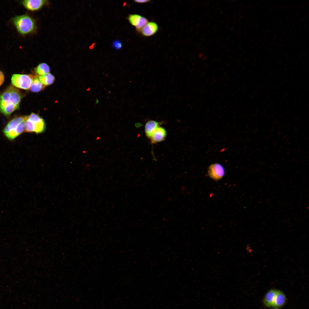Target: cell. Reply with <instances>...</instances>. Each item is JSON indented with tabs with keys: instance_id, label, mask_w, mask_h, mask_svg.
Here are the masks:
<instances>
[{
	"instance_id": "7c38bea8",
	"label": "cell",
	"mask_w": 309,
	"mask_h": 309,
	"mask_svg": "<svg viewBox=\"0 0 309 309\" xmlns=\"http://www.w3.org/2000/svg\"><path fill=\"white\" fill-rule=\"evenodd\" d=\"M286 298L285 294L282 291L277 290L275 296L274 307L278 308L283 306L286 304Z\"/></svg>"
},
{
	"instance_id": "e0dca14e",
	"label": "cell",
	"mask_w": 309,
	"mask_h": 309,
	"mask_svg": "<svg viewBox=\"0 0 309 309\" xmlns=\"http://www.w3.org/2000/svg\"><path fill=\"white\" fill-rule=\"evenodd\" d=\"M112 45L116 50L120 49L122 47V44L119 40H116L114 41Z\"/></svg>"
},
{
	"instance_id": "52a82bcc",
	"label": "cell",
	"mask_w": 309,
	"mask_h": 309,
	"mask_svg": "<svg viewBox=\"0 0 309 309\" xmlns=\"http://www.w3.org/2000/svg\"><path fill=\"white\" fill-rule=\"evenodd\" d=\"M48 1L45 0H25L21 1V3L27 9L35 11L41 9Z\"/></svg>"
},
{
	"instance_id": "4fadbf2b",
	"label": "cell",
	"mask_w": 309,
	"mask_h": 309,
	"mask_svg": "<svg viewBox=\"0 0 309 309\" xmlns=\"http://www.w3.org/2000/svg\"><path fill=\"white\" fill-rule=\"evenodd\" d=\"M45 86L40 81L39 78L37 77H35L30 89L32 92H37L43 89Z\"/></svg>"
},
{
	"instance_id": "8992f818",
	"label": "cell",
	"mask_w": 309,
	"mask_h": 309,
	"mask_svg": "<svg viewBox=\"0 0 309 309\" xmlns=\"http://www.w3.org/2000/svg\"><path fill=\"white\" fill-rule=\"evenodd\" d=\"M208 174L211 178L215 180H218L224 175L225 170L223 167L220 164L214 163L209 167Z\"/></svg>"
},
{
	"instance_id": "9c48e42d",
	"label": "cell",
	"mask_w": 309,
	"mask_h": 309,
	"mask_svg": "<svg viewBox=\"0 0 309 309\" xmlns=\"http://www.w3.org/2000/svg\"><path fill=\"white\" fill-rule=\"evenodd\" d=\"M277 290L271 289L268 290L264 296L263 302L266 307L274 308V302Z\"/></svg>"
},
{
	"instance_id": "44dd1931",
	"label": "cell",
	"mask_w": 309,
	"mask_h": 309,
	"mask_svg": "<svg viewBox=\"0 0 309 309\" xmlns=\"http://www.w3.org/2000/svg\"><path fill=\"white\" fill-rule=\"evenodd\" d=\"M272 309H279L278 308H273Z\"/></svg>"
},
{
	"instance_id": "5bb4252c",
	"label": "cell",
	"mask_w": 309,
	"mask_h": 309,
	"mask_svg": "<svg viewBox=\"0 0 309 309\" xmlns=\"http://www.w3.org/2000/svg\"><path fill=\"white\" fill-rule=\"evenodd\" d=\"M36 73L39 76H43L48 73L50 72L49 66L46 63H42L39 64L35 69Z\"/></svg>"
},
{
	"instance_id": "8fae6325",
	"label": "cell",
	"mask_w": 309,
	"mask_h": 309,
	"mask_svg": "<svg viewBox=\"0 0 309 309\" xmlns=\"http://www.w3.org/2000/svg\"><path fill=\"white\" fill-rule=\"evenodd\" d=\"M166 136V132L165 129L159 126L150 138L152 142L155 143L163 141Z\"/></svg>"
},
{
	"instance_id": "ac0fdd59",
	"label": "cell",
	"mask_w": 309,
	"mask_h": 309,
	"mask_svg": "<svg viewBox=\"0 0 309 309\" xmlns=\"http://www.w3.org/2000/svg\"><path fill=\"white\" fill-rule=\"evenodd\" d=\"M5 80L4 75L3 72L0 70V86L3 84Z\"/></svg>"
},
{
	"instance_id": "ffe728a7",
	"label": "cell",
	"mask_w": 309,
	"mask_h": 309,
	"mask_svg": "<svg viewBox=\"0 0 309 309\" xmlns=\"http://www.w3.org/2000/svg\"><path fill=\"white\" fill-rule=\"evenodd\" d=\"M99 101L98 99H96V104H98V103Z\"/></svg>"
},
{
	"instance_id": "2e32d148",
	"label": "cell",
	"mask_w": 309,
	"mask_h": 309,
	"mask_svg": "<svg viewBox=\"0 0 309 309\" xmlns=\"http://www.w3.org/2000/svg\"><path fill=\"white\" fill-rule=\"evenodd\" d=\"M142 17L137 14H130L128 19L130 24L136 27L139 24Z\"/></svg>"
},
{
	"instance_id": "277c9868",
	"label": "cell",
	"mask_w": 309,
	"mask_h": 309,
	"mask_svg": "<svg viewBox=\"0 0 309 309\" xmlns=\"http://www.w3.org/2000/svg\"><path fill=\"white\" fill-rule=\"evenodd\" d=\"M27 130L30 132L39 133L43 132L45 128L43 119L38 115L33 113L28 116L26 122Z\"/></svg>"
},
{
	"instance_id": "9a60e30c",
	"label": "cell",
	"mask_w": 309,
	"mask_h": 309,
	"mask_svg": "<svg viewBox=\"0 0 309 309\" xmlns=\"http://www.w3.org/2000/svg\"><path fill=\"white\" fill-rule=\"evenodd\" d=\"M39 79L41 82L45 86L53 84L55 80L54 76L50 73L39 76Z\"/></svg>"
},
{
	"instance_id": "6da1fadb",
	"label": "cell",
	"mask_w": 309,
	"mask_h": 309,
	"mask_svg": "<svg viewBox=\"0 0 309 309\" xmlns=\"http://www.w3.org/2000/svg\"><path fill=\"white\" fill-rule=\"evenodd\" d=\"M22 96L18 89L10 86L0 95V112L9 117L19 108Z\"/></svg>"
},
{
	"instance_id": "ba28073f",
	"label": "cell",
	"mask_w": 309,
	"mask_h": 309,
	"mask_svg": "<svg viewBox=\"0 0 309 309\" xmlns=\"http://www.w3.org/2000/svg\"><path fill=\"white\" fill-rule=\"evenodd\" d=\"M159 27L155 22H148L139 31L145 37H149L155 34L158 31Z\"/></svg>"
},
{
	"instance_id": "7a4b0ae2",
	"label": "cell",
	"mask_w": 309,
	"mask_h": 309,
	"mask_svg": "<svg viewBox=\"0 0 309 309\" xmlns=\"http://www.w3.org/2000/svg\"><path fill=\"white\" fill-rule=\"evenodd\" d=\"M28 116L15 117L10 120L3 130L5 136L12 140L25 132V123Z\"/></svg>"
},
{
	"instance_id": "5b68a950",
	"label": "cell",
	"mask_w": 309,
	"mask_h": 309,
	"mask_svg": "<svg viewBox=\"0 0 309 309\" xmlns=\"http://www.w3.org/2000/svg\"><path fill=\"white\" fill-rule=\"evenodd\" d=\"M34 77L31 74H14L12 76L11 82L14 86L27 90L30 88Z\"/></svg>"
},
{
	"instance_id": "d6986e66",
	"label": "cell",
	"mask_w": 309,
	"mask_h": 309,
	"mask_svg": "<svg viewBox=\"0 0 309 309\" xmlns=\"http://www.w3.org/2000/svg\"><path fill=\"white\" fill-rule=\"evenodd\" d=\"M134 1L136 3H148L150 1V0H134Z\"/></svg>"
},
{
	"instance_id": "3957f363",
	"label": "cell",
	"mask_w": 309,
	"mask_h": 309,
	"mask_svg": "<svg viewBox=\"0 0 309 309\" xmlns=\"http://www.w3.org/2000/svg\"><path fill=\"white\" fill-rule=\"evenodd\" d=\"M12 21L18 32L21 35L32 33L36 30L35 21L27 15L17 16L12 19Z\"/></svg>"
},
{
	"instance_id": "30bf717a",
	"label": "cell",
	"mask_w": 309,
	"mask_h": 309,
	"mask_svg": "<svg viewBox=\"0 0 309 309\" xmlns=\"http://www.w3.org/2000/svg\"><path fill=\"white\" fill-rule=\"evenodd\" d=\"M159 123L156 121L151 120L148 121L144 127V131L146 136L150 138L152 135L159 126Z\"/></svg>"
}]
</instances>
